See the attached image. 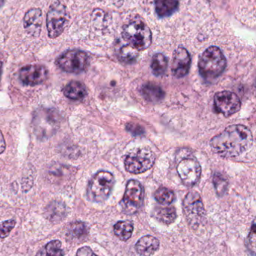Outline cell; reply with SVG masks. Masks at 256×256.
Listing matches in <instances>:
<instances>
[{
    "instance_id": "32",
    "label": "cell",
    "mask_w": 256,
    "mask_h": 256,
    "mask_svg": "<svg viewBox=\"0 0 256 256\" xmlns=\"http://www.w3.org/2000/svg\"><path fill=\"white\" fill-rule=\"evenodd\" d=\"M2 72H3V64H2V62H0V78H1L2 76Z\"/></svg>"
},
{
    "instance_id": "15",
    "label": "cell",
    "mask_w": 256,
    "mask_h": 256,
    "mask_svg": "<svg viewBox=\"0 0 256 256\" xmlns=\"http://www.w3.org/2000/svg\"><path fill=\"white\" fill-rule=\"evenodd\" d=\"M23 22L24 30L27 34L33 37H38L42 30V10L39 8L30 9L24 15Z\"/></svg>"
},
{
    "instance_id": "4",
    "label": "cell",
    "mask_w": 256,
    "mask_h": 256,
    "mask_svg": "<svg viewBox=\"0 0 256 256\" xmlns=\"http://www.w3.org/2000/svg\"><path fill=\"white\" fill-rule=\"evenodd\" d=\"M33 131L38 138L47 140L52 136L60 127V117L54 110L40 109L33 115Z\"/></svg>"
},
{
    "instance_id": "8",
    "label": "cell",
    "mask_w": 256,
    "mask_h": 256,
    "mask_svg": "<svg viewBox=\"0 0 256 256\" xmlns=\"http://www.w3.org/2000/svg\"><path fill=\"white\" fill-rule=\"evenodd\" d=\"M69 14L64 4L60 2L53 4L47 14L46 26L48 37L57 38L61 36L69 21Z\"/></svg>"
},
{
    "instance_id": "5",
    "label": "cell",
    "mask_w": 256,
    "mask_h": 256,
    "mask_svg": "<svg viewBox=\"0 0 256 256\" xmlns=\"http://www.w3.org/2000/svg\"><path fill=\"white\" fill-rule=\"evenodd\" d=\"M114 176L108 172L101 171L93 176L87 186V196L90 201L101 203L106 201L114 188Z\"/></svg>"
},
{
    "instance_id": "11",
    "label": "cell",
    "mask_w": 256,
    "mask_h": 256,
    "mask_svg": "<svg viewBox=\"0 0 256 256\" xmlns=\"http://www.w3.org/2000/svg\"><path fill=\"white\" fill-rule=\"evenodd\" d=\"M177 171L183 184L186 186H195L201 179V167L195 158H183L177 164Z\"/></svg>"
},
{
    "instance_id": "19",
    "label": "cell",
    "mask_w": 256,
    "mask_h": 256,
    "mask_svg": "<svg viewBox=\"0 0 256 256\" xmlns=\"http://www.w3.org/2000/svg\"><path fill=\"white\" fill-rule=\"evenodd\" d=\"M63 94L71 100H81L87 96V90L81 82L72 81L65 87Z\"/></svg>"
},
{
    "instance_id": "26",
    "label": "cell",
    "mask_w": 256,
    "mask_h": 256,
    "mask_svg": "<svg viewBox=\"0 0 256 256\" xmlns=\"http://www.w3.org/2000/svg\"><path fill=\"white\" fill-rule=\"evenodd\" d=\"M87 228L84 222H76L72 224L69 226V233L68 236H70L72 238H80L83 237L87 234Z\"/></svg>"
},
{
    "instance_id": "20",
    "label": "cell",
    "mask_w": 256,
    "mask_h": 256,
    "mask_svg": "<svg viewBox=\"0 0 256 256\" xmlns=\"http://www.w3.org/2000/svg\"><path fill=\"white\" fill-rule=\"evenodd\" d=\"M153 215L155 219L165 225L173 224L177 218V212L174 207L156 208Z\"/></svg>"
},
{
    "instance_id": "6",
    "label": "cell",
    "mask_w": 256,
    "mask_h": 256,
    "mask_svg": "<svg viewBox=\"0 0 256 256\" xmlns=\"http://www.w3.org/2000/svg\"><path fill=\"white\" fill-rule=\"evenodd\" d=\"M155 164V155L147 148H138L129 152L125 158L126 171L131 174H139L150 170Z\"/></svg>"
},
{
    "instance_id": "24",
    "label": "cell",
    "mask_w": 256,
    "mask_h": 256,
    "mask_svg": "<svg viewBox=\"0 0 256 256\" xmlns=\"http://www.w3.org/2000/svg\"><path fill=\"white\" fill-rule=\"evenodd\" d=\"M36 256H63L62 244L60 240H52L42 248Z\"/></svg>"
},
{
    "instance_id": "2",
    "label": "cell",
    "mask_w": 256,
    "mask_h": 256,
    "mask_svg": "<svg viewBox=\"0 0 256 256\" xmlns=\"http://www.w3.org/2000/svg\"><path fill=\"white\" fill-rule=\"evenodd\" d=\"M227 61L219 48L210 46L203 52L198 62L200 74L207 80H213L222 74Z\"/></svg>"
},
{
    "instance_id": "22",
    "label": "cell",
    "mask_w": 256,
    "mask_h": 256,
    "mask_svg": "<svg viewBox=\"0 0 256 256\" xmlns=\"http://www.w3.org/2000/svg\"><path fill=\"white\" fill-rule=\"evenodd\" d=\"M168 68V60L162 54L153 56L152 58L151 69L156 76H162L165 74Z\"/></svg>"
},
{
    "instance_id": "28",
    "label": "cell",
    "mask_w": 256,
    "mask_h": 256,
    "mask_svg": "<svg viewBox=\"0 0 256 256\" xmlns=\"http://www.w3.org/2000/svg\"><path fill=\"white\" fill-rule=\"evenodd\" d=\"M15 224L16 222L14 220H9L0 224V239L7 238L12 230L15 228Z\"/></svg>"
},
{
    "instance_id": "30",
    "label": "cell",
    "mask_w": 256,
    "mask_h": 256,
    "mask_svg": "<svg viewBox=\"0 0 256 256\" xmlns=\"http://www.w3.org/2000/svg\"><path fill=\"white\" fill-rule=\"evenodd\" d=\"M76 256H98L93 252L89 246H83L77 252Z\"/></svg>"
},
{
    "instance_id": "27",
    "label": "cell",
    "mask_w": 256,
    "mask_h": 256,
    "mask_svg": "<svg viewBox=\"0 0 256 256\" xmlns=\"http://www.w3.org/2000/svg\"><path fill=\"white\" fill-rule=\"evenodd\" d=\"M213 184H214L215 189L217 192L219 196H222L225 195L228 189V180L221 176V174H215L213 177Z\"/></svg>"
},
{
    "instance_id": "16",
    "label": "cell",
    "mask_w": 256,
    "mask_h": 256,
    "mask_svg": "<svg viewBox=\"0 0 256 256\" xmlns=\"http://www.w3.org/2000/svg\"><path fill=\"white\" fill-rule=\"evenodd\" d=\"M160 244L156 238L147 236L141 238L135 246L137 254L141 256H151L159 250Z\"/></svg>"
},
{
    "instance_id": "14",
    "label": "cell",
    "mask_w": 256,
    "mask_h": 256,
    "mask_svg": "<svg viewBox=\"0 0 256 256\" xmlns=\"http://www.w3.org/2000/svg\"><path fill=\"white\" fill-rule=\"evenodd\" d=\"M191 66V57L185 48H178L173 55L171 72L177 79L184 78L189 74Z\"/></svg>"
},
{
    "instance_id": "12",
    "label": "cell",
    "mask_w": 256,
    "mask_h": 256,
    "mask_svg": "<svg viewBox=\"0 0 256 256\" xmlns=\"http://www.w3.org/2000/svg\"><path fill=\"white\" fill-rule=\"evenodd\" d=\"M214 108L217 114L229 117L237 114L241 108V102L234 92L224 91L218 92L214 97Z\"/></svg>"
},
{
    "instance_id": "3",
    "label": "cell",
    "mask_w": 256,
    "mask_h": 256,
    "mask_svg": "<svg viewBox=\"0 0 256 256\" xmlns=\"http://www.w3.org/2000/svg\"><path fill=\"white\" fill-rule=\"evenodd\" d=\"M123 38L128 44L138 51H144L152 43V33L145 22L141 20H133L124 26Z\"/></svg>"
},
{
    "instance_id": "21",
    "label": "cell",
    "mask_w": 256,
    "mask_h": 256,
    "mask_svg": "<svg viewBox=\"0 0 256 256\" xmlns=\"http://www.w3.org/2000/svg\"><path fill=\"white\" fill-rule=\"evenodd\" d=\"M133 231L134 225L131 221H120L114 226V234L122 242H127Z\"/></svg>"
},
{
    "instance_id": "10",
    "label": "cell",
    "mask_w": 256,
    "mask_h": 256,
    "mask_svg": "<svg viewBox=\"0 0 256 256\" xmlns=\"http://www.w3.org/2000/svg\"><path fill=\"white\" fill-rule=\"evenodd\" d=\"M144 202V189L138 180H131L126 184V191L120 206L123 213L133 215L138 213Z\"/></svg>"
},
{
    "instance_id": "33",
    "label": "cell",
    "mask_w": 256,
    "mask_h": 256,
    "mask_svg": "<svg viewBox=\"0 0 256 256\" xmlns=\"http://www.w3.org/2000/svg\"><path fill=\"white\" fill-rule=\"evenodd\" d=\"M3 4H4V0H0V8L3 7Z\"/></svg>"
},
{
    "instance_id": "13",
    "label": "cell",
    "mask_w": 256,
    "mask_h": 256,
    "mask_svg": "<svg viewBox=\"0 0 256 256\" xmlns=\"http://www.w3.org/2000/svg\"><path fill=\"white\" fill-rule=\"evenodd\" d=\"M48 70L41 64H32L23 67L19 72V79L24 85L35 86L47 80Z\"/></svg>"
},
{
    "instance_id": "7",
    "label": "cell",
    "mask_w": 256,
    "mask_h": 256,
    "mask_svg": "<svg viewBox=\"0 0 256 256\" xmlns=\"http://www.w3.org/2000/svg\"><path fill=\"white\" fill-rule=\"evenodd\" d=\"M183 212L189 226L193 230L199 228L206 220V210L199 194L190 192L183 200Z\"/></svg>"
},
{
    "instance_id": "25",
    "label": "cell",
    "mask_w": 256,
    "mask_h": 256,
    "mask_svg": "<svg viewBox=\"0 0 256 256\" xmlns=\"http://www.w3.org/2000/svg\"><path fill=\"white\" fill-rule=\"evenodd\" d=\"M155 198L162 206H170L175 200V194L168 188H161L154 194Z\"/></svg>"
},
{
    "instance_id": "1",
    "label": "cell",
    "mask_w": 256,
    "mask_h": 256,
    "mask_svg": "<svg viewBox=\"0 0 256 256\" xmlns=\"http://www.w3.org/2000/svg\"><path fill=\"white\" fill-rule=\"evenodd\" d=\"M253 144L250 130L241 124L229 126L210 141L214 153L225 158H232L243 154Z\"/></svg>"
},
{
    "instance_id": "18",
    "label": "cell",
    "mask_w": 256,
    "mask_h": 256,
    "mask_svg": "<svg viewBox=\"0 0 256 256\" xmlns=\"http://www.w3.org/2000/svg\"><path fill=\"white\" fill-rule=\"evenodd\" d=\"M178 0H155V10L159 18H168L178 8Z\"/></svg>"
},
{
    "instance_id": "29",
    "label": "cell",
    "mask_w": 256,
    "mask_h": 256,
    "mask_svg": "<svg viewBox=\"0 0 256 256\" xmlns=\"http://www.w3.org/2000/svg\"><path fill=\"white\" fill-rule=\"evenodd\" d=\"M246 246L249 252L252 254V256H255V222L252 224V230H251L250 234L247 238L246 242Z\"/></svg>"
},
{
    "instance_id": "23",
    "label": "cell",
    "mask_w": 256,
    "mask_h": 256,
    "mask_svg": "<svg viewBox=\"0 0 256 256\" xmlns=\"http://www.w3.org/2000/svg\"><path fill=\"white\" fill-rule=\"evenodd\" d=\"M117 57L122 62L132 64L136 62L138 57V51L130 45H124L118 50Z\"/></svg>"
},
{
    "instance_id": "31",
    "label": "cell",
    "mask_w": 256,
    "mask_h": 256,
    "mask_svg": "<svg viewBox=\"0 0 256 256\" xmlns=\"http://www.w3.org/2000/svg\"><path fill=\"white\" fill-rule=\"evenodd\" d=\"M5 149H6V142H5L3 134L0 131V154L4 152Z\"/></svg>"
},
{
    "instance_id": "9",
    "label": "cell",
    "mask_w": 256,
    "mask_h": 256,
    "mask_svg": "<svg viewBox=\"0 0 256 256\" xmlns=\"http://www.w3.org/2000/svg\"><path fill=\"white\" fill-rule=\"evenodd\" d=\"M56 64L66 73L80 74L88 67L89 57L83 51L68 50L57 58Z\"/></svg>"
},
{
    "instance_id": "17",
    "label": "cell",
    "mask_w": 256,
    "mask_h": 256,
    "mask_svg": "<svg viewBox=\"0 0 256 256\" xmlns=\"http://www.w3.org/2000/svg\"><path fill=\"white\" fill-rule=\"evenodd\" d=\"M141 94L144 100L153 104L162 102L165 96V92L162 88L153 82H148L143 86Z\"/></svg>"
}]
</instances>
